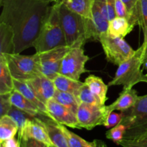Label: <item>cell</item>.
Here are the masks:
<instances>
[{"label":"cell","mask_w":147,"mask_h":147,"mask_svg":"<svg viewBox=\"0 0 147 147\" xmlns=\"http://www.w3.org/2000/svg\"><path fill=\"white\" fill-rule=\"evenodd\" d=\"M0 22L9 26L14 34V53L33 47L48 15L50 3L42 0H2Z\"/></svg>","instance_id":"6da1fadb"},{"label":"cell","mask_w":147,"mask_h":147,"mask_svg":"<svg viewBox=\"0 0 147 147\" xmlns=\"http://www.w3.org/2000/svg\"><path fill=\"white\" fill-rule=\"evenodd\" d=\"M10 93L0 95V117L8 115L9 112L12 108L10 101Z\"/></svg>","instance_id":"d590c367"},{"label":"cell","mask_w":147,"mask_h":147,"mask_svg":"<svg viewBox=\"0 0 147 147\" xmlns=\"http://www.w3.org/2000/svg\"><path fill=\"white\" fill-rule=\"evenodd\" d=\"M139 96L137 91L133 89V88H123V91L120 93L119 98L111 104L106 106V110L108 113L115 111H120L123 112L134 106Z\"/></svg>","instance_id":"9a60e30c"},{"label":"cell","mask_w":147,"mask_h":147,"mask_svg":"<svg viewBox=\"0 0 147 147\" xmlns=\"http://www.w3.org/2000/svg\"><path fill=\"white\" fill-rule=\"evenodd\" d=\"M115 5V10H116V17H123L129 20L130 22L133 23L135 25L136 24V22H135L134 19L133 18L131 14L128 10L127 7H126V4L123 3L122 0H115L114 2Z\"/></svg>","instance_id":"836d02e7"},{"label":"cell","mask_w":147,"mask_h":147,"mask_svg":"<svg viewBox=\"0 0 147 147\" xmlns=\"http://www.w3.org/2000/svg\"><path fill=\"white\" fill-rule=\"evenodd\" d=\"M95 0H64L63 4L71 11L90 20Z\"/></svg>","instance_id":"7402d4cb"},{"label":"cell","mask_w":147,"mask_h":147,"mask_svg":"<svg viewBox=\"0 0 147 147\" xmlns=\"http://www.w3.org/2000/svg\"><path fill=\"white\" fill-rule=\"evenodd\" d=\"M14 53V34L11 27L0 22V55Z\"/></svg>","instance_id":"44dd1931"},{"label":"cell","mask_w":147,"mask_h":147,"mask_svg":"<svg viewBox=\"0 0 147 147\" xmlns=\"http://www.w3.org/2000/svg\"><path fill=\"white\" fill-rule=\"evenodd\" d=\"M13 78L27 82L42 75L40 55H22L20 53L4 55Z\"/></svg>","instance_id":"5b68a950"},{"label":"cell","mask_w":147,"mask_h":147,"mask_svg":"<svg viewBox=\"0 0 147 147\" xmlns=\"http://www.w3.org/2000/svg\"><path fill=\"white\" fill-rule=\"evenodd\" d=\"M53 80L56 90L72 93L76 96H77L79 89L84 84V83H82L80 80H74L60 74L55 77Z\"/></svg>","instance_id":"cb8c5ba5"},{"label":"cell","mask_w":147,"mask_h":147,"mask_svg":"<svg viewBox=\"0 0 147 147\" xmlns=\"http://www.w3.org/2000/svg\"><path fill=\"white\" fill-rule=\"evenodd\" d=\"M1 146L3 147H21V143L19 139H16L14 137L4 141L1 144Z\"/></svg>","instance_id":"74e56055"},{"label":"cell","mask_w":147,"mask_h":147,"mask_svg":"<svg viewBox=\"0 0 147 147\" xmlns=\"http://www.w3.org/2000/svg\"><path fill=\"white\" fill-rule=\"evenodd\" d=\"M19 128L9 115L0 117V142L14 138L18 134Z\"/></svg>","instance_id":"484cf974"},{"label":"cell","mask_w":147,"mask_h":147,"mask_svg":"<svg viewBox=\"0 0 147 147\" xmlns=\"http://www.w3.org/2000/svg\"><path fill=\"white\" fill-rule=\"evenodd\" d=\"M1 147H3V146H1Z\"/></svg>","instance_id":"ee69618b"},{"label":"cell","mask_w":147,"mask_h":147,"mask_svg":"<svg viewBox=\"0 0 147 147\" xmlns=\"http://www.w3.org/2000/svg\"><path fill=\"white\" fill-rule=\"evenodd\" d=\"M38 118L41 119L45 125L53 146L56 147H70L67 138L58 123L47 115H40Z\"/></svg>","instance_id":"5bb4252c"},{"label":"cell","mask_w":147,"mask_h":147,"mask_svg":"<svg viewBox=\"0 0 147 147\" xmlns=\"http://www.w3.org/2000/svg\"><path fill=\"white\" fill-rule=\"evenodd\" d=\"M114 2L115 0H95L96 5L109 22L116 17Z\"/></svg>","instance_id":"4dcf8cb0"},{"label":"cell","mask_w":147,"mask_h":147,"mask_svg":"<svg viewBox=\"0 0 147 147\" xmlns=\"http://www.w3.org/2000/svg\"><path fill=\"white\" fill-rule=\"evenodd\" d=\"M88 60L83 47H72L62 61L59 74L79 80L81 75L88 71L85 65Z\"/></svg>","instance_id":"ba28073f"},{"label":"cell","mask_w":147,"mask_h":147,"mask_svg":"<svg viewBox=\"0 0 147 147\" xmlns=\"http://www.w3.org/2000/svg\"><path fill=\"white\" fill-rule=\"evenodd\" d=\"M122 1H123V3L126 4L128 10H129V11L130 12V14L132 15V13H133V11H134V7H135V6H136V2H137L138 0H122ZM132 17H133V15H132ZM133 18H134V17H133Z\"/></svg>","instance_id":"f35d334b"},{"label":"cell","mask_w":147,"mask_h":147,"mask_svg":"<svg viewBox=\"0 0 147 147\" xmlns=\"http://www.w3.org/2000/svg\"><path fill=\"white\" fill-rule=\"evenodd\" d=\"M21 147H49L50 146L34 139H21Z\"/></svg>","instance_id":"8d00e7d4"},{"label":"cell","mask_w":147,"mask_h":147,"mask_svg":"<svg viewBox=\"0 0 147 147\" xmlns=\"http://www.w3.org/2000/svg\"><path fill=\"white\" fill-rule=\"evenodd\" d=\"M42 1L50 3V4H51V3H53V4H59V3L63 2L64 0H42Z\"/></svg>","instance_id":"60d3db41"},{"label":"cell","mask_w":147,"mask_h":147,"mask_svg":"<svg viewBox=\"0 0 147 147\" xmlns=\"http://www.w3.org/2000/svg\"><path fill=\"white\" fill-rule=\"evenodd\" d=\"M76 97L78 99L80 103H88V104L91 105H98V106H105V105L102 104L98 98L96 97L92 93L88 86L85 83L79 89L78 93Z\"/></svg>","instance_id":"f1b7e54d"},{"label":"cell","mask_w":147,"mask_h":147,"mask_svg":"<svg viewBox=\"0 0 147 147\" xmlns=\"http://www.w3.org/2000/svg\"><path fill=\"white\" fill-rule=\"evenodd\" d=\"M123 119V113L121 111V113H116L115 111H111L107 114L106 116L103 126L107 129H111L118 124L121 123Z\"/></svg>","instance_id":"e575fe53"},{"label":"cell","mask_w":147,"mask_h":147,"mask_svg":"<svg viewBox=\"0 0 147 147\" xmlns=\"http://www.w3.org/2000/svg\"><path fill=\"white\" fill-rule=\"evenodd\" d=\"M108 113L106 106L80 103L76 116L81 129L91 130L96 126L103 125Z\"/></svg>","instance_id":"30bf717a"},{"label":"cell","mask_w":147,"mask_h":147,"mask_svg":"<svg viewBox=\"0 0 147 147\" xmlns=\"http://www.w3.org/2000/svg\"><path fill=\"white\" fill-rule=\"evenodd\" d=\"M135 24L130 22L127 19L116 17L109 21L107 33L113 37L123 38L133 30Z\"/></svg>","instance_id":"ac0fdd59"},{"label":"cell","mask_w":147,"mask_h":147,"mask_svg":"<svg viewBox=\"0 0 147 147\" xmlns=\"http://www.w3.org/2000/svg\"><path fill=\"white\" fill-rule=\"evenodd\" d=\"M26 83L32 88L40 100L46 105L55 96L56 88L53 80L43 74L28 80Z\"/></svg>","instance_id":"4fadbf2b"},{"label":"cell","mask_w":147,"mask_h":147,"mask_svg":"<svg viewBox=\"0 0 147 147\" xmlns=\"http://www.w3.org/2000/svg\"><path fill=\"white\" fill-rule=\"evenodd\" d=\"M14 90V78L4 55H0V95L11 93Z\"/></svg>","instance_id":"ffe728a7"},{"label":"cell","mask_w":147,"mask_h":147,"mask_svg":"<svg viewBox=\"0 0 147 147\" xmlns=\"http://www.w3.org/2000/svg\"><path fill=\"white\" fill-rule=\"evenodd\" d=\"M132 15L143 32L144 43L147 44V0H138Z\"/></svg>","instance_id":"d4e9b609"},{"label":"cell","mask_w":147,"mask_h":147,"mask_svg":"<svg viewBox=\"0 0 147 147\" xmlns=\"http://www.w3.org/2000/svg\"><path fill=\"white\" fill-rule=\"evenodd\" d=\"M127 131V127L123 123H119L117 126L111 128L106 132V138L113 141L114 143L119 145L121 141L124 138L125 134Z\"/></svg>","instance_id":"d6a6232c"},{"label":"cell","mask_w":147,"mask_h":147,"mask_svg":"<svg viewBox=\"0 0 147 147\" xmlns=\"http://www.w3.org/2000/svg\"><path fill=\"white\" fill-rule=\"evenodd\" d=\"M26 139H34L48 146L53 145L47 133L45 125L38 117H32L29 119L22 131L18 134L19 140Z\"/></svg>","instance_id":"7c38bea8"},{"label":"cell","mask_w":147,"mask_h":147,"mask_svg":"<svg viewBox=\"0 0 147 147\" xmlns=\"http://www.w3.org/2000/svg\"><path fill=\"white\" fill-rule=\"evenodd\" d=\"M90 21L93 40L99 41L100 36L105 33H107L109 22L103 15L96 3H94L93 5L92 17Z\"/></svg>","instance_id":"2e32d148"},{"label":"cell","mask_w":147,"mask_h":147,"mask_svg":"<svg viewBox=\"0 0 147 147\" xmlns=\"http://www.w3.org/2000/svg\"><path fill=\"white\" fill-rule=\"evenodd\" d=\"M71 48L67 45H62L47 51L38 53L42 73L53 80L59 74L62 61Z\"/></svg>","instance_id":"9c48e42d"},{"label":"cell","mask_w":147,"mask_h":147,"mask_svg":"<svg viewBox=\"0 0 147 147\" xmlns=\"http://www.w3.org/2000/svg\"><path fill=\"white\" fill-rule=\"evenodd\" d=\"M58 11L67 46L83 47L87 41L93 40L90 20L69 9L63 2L59 3Z\"/></svg>","instance_id":"7a4b0ae2"},{"label":"cell","mask_w":147,"mask_h":147,"mask_svg":"<svg viewBox=\"0 0 147 147\" xmlns=\"http://www.w3.org/2000/svg\"><path fill=\"white\" fill-rule=\"evenodd\" d=\"M14 90L20 92L22 96H24L26 98L31 101L42 113H45L46 115L48 116L47 109H46V105L40 100L37 94L34 93V90L26 82L20 81V80L14 79Z\"/></svg>","instance_id":"d6986e66"},{"label":"cell","mask_w":147,"mask_h":147,"mask_svg":"<svg viewBox=\"0 0 147 147\" xmlns=\"http://www.w3.org/2000/svg\"><path fill=\"white\" fill-rule=\"evenodd\" d=\"M146 45L143 43L131 58L119 65L113 80L109 86H123V88H131L139 83H147V75L142 70L145 60Z\"/></svg>","instance_id":"277c9868"},{"label":"cell","mask_w":147,"mask_h":147,"mask_svg":"<svg viewBox=\"0 0 147 147\" xmlns=\"http://www.w3.org/2000/svg\"><path fill=\"white\" fill-rule=\"evenodd\" d=\"M8 115L14 120V121L15 122L16 124L18 126V134H20L22 131V129H24L27 121L32 117L30 115H29L28 113H25L23 111L20 110V109H17L14 106H12L11 109L9 112Z\"/></svg>","instance_id":"f546056e"},{"label":"cell","mask_w":147,"mask_h":147,"mask_svg":"<svg viewBox=\"0 0 147 147\" xmlns=\"http://www.w3.org/2000/svg\"><path fill=\"white\" fill-rule=\"evenodd\" d=\"M53 98L76 115L80 103L76 96L72 93L56 90Z\"/></svg>","instance_id":"4316f807"},{"label":"cell","mask_w":147,"mask_h":147,"mask_svg":"<svg viewBox=\"0 0 147 147\" xmlns=\"http://www.w3.org/2000/svg\"><path fill=\"white\" fill-rule=\"evenodd\" d=\"M143 65H144V67L147 70V58L144 60V63Z\"/></svg>","instance_id":"b9f144b4"},{"label":"cell","mask_w":147,"mask_h":147,"mask_svg":"<svg viewBox=\"0 0 147 147\" xmlns=\"http://www.w3.org/2000/svg\"><path fill=\"white\" fill-rule=\"evenodd\" d=\"M108 61L119 66L126 61L136 53L122 37H113L108 33L102 34L99 39Z\"/></svg>","instance_id":"8992f818"},{"label":"cell","mask_w":147,"mask_h":147,"mask_svg":"<svg viewBox=\"0 0 147 147\" xmlns=\"http://www.w3.org/2000/svg\"><path fill=\"white\" fill-rule=\"evenodd\" d=\"M10 101L13 106L28 113L32 117H38L40 115H46L37 109L31 101L26 98L20 92L14 90L10 93Z\"/></svg>","instance_id":"e0dca14e"},{"label":"cell","mask_w":147,"mask_h":147,"mask_svg":"<svg viewBox=\"0 0 147 147\" xmlns=\"http://www.w3.org/2000/svg\"><path fill=\"white\" fill-rule=\"evenodd\" d=\"M46 109L48 116L57 123L73 129H81L76 115L53 98L47 102Z\"/></svg>","instance_id":"8fae6325"},{"label":"cell","mask_w":147,"mask_h":147,"mask_svg":"<svg viewBox=\"0 0 147 147\" xmlns=\"http://www.w3.org/2000/svg\"><path fill=\"white\" fill-rule=\"evenodd\" d=\"M85 83L88 86L92 93L98 98L103 105L107 100V92L109 86L103 81L100 78L94 75H90L85 80Z\"/></svg>","instance_id":"603a6c76"},{"label":"cell","mask_w":147,"mask_h":147,"mask_svg":"<svg viewBox=\"0 0 147 147\" xmlns=\"http://www.w3.org/2000/svg\"><path fill=\"white\" fill-rule=\"evenodd\" d=\"M119 145L123 147H147V130L136 134L125 136Z\"/></svg>","instance_id":"83f0119b"},{"label":"cell","mask_w":147,"mask_h":147,"mask_svg":"<svg viewBox=\"0 0 147 147\" xmlns=\"http://www.w3.org/2000/svg\"><path fill=\"white\" fill-rule=\"evenodd\" d=\"M49 147H56V146H53H53H49Z\"/></svg>","instance_id":"7bdbcfd3"},{"label":"cell","mask_w":147,"mask_h":147,"mask_svg":"<svg viewBox=\"0 0 147 147\" xmlns=\"http://www.w3.org/2000/svg\"><path fill=\"white\" fill-rule=\"evenodd\" d=\"M60 127L65 135L70 147H91V142H86L83 138L69 131L65 126L60 124Z\"/></svg>","instance_id":"1f68e13d"},{"label":"cell","mask_w":147,"mask_h":147,"mask_svg":"<svg viewBox=\"0 0 147 147\" xmlns=\"http://www.w3.org/2000/svg\"><path fill=\"white\" fill-rule=\"evenodd\" d=\"M58 4H53L51 6L38 37L33 44L36 53H42L59 46L67 45L60 22Z\"/></svg>","instance_id":"3957f363"},{"label":"cell","mask_w":147,"mask_h":147,"mask_svg":"<svg viewBox=\"0 0 147 147\" xmlns=\"http://www.w3.org/2000/svg\"><path fill=\"white\" fill-rule=\"evenodd\" d=\"M91 147H106V144L100 140H94L91 142Z\"/></svg>","instance_id":"ab89813d"},{"label":"cell","mask_w":147,"mask_h":147,"mask_svg":"<svg viewBox=\"0 0 147 147\" xmlns=\"http://www.w3.org/2000/svg\"><path fill=\"white\" fill-rule=\"evenodd\" d=\"M123 113V119L121 123L127 127L125 136L136 134L147 130V94L139 96L134 106Z\"/></svg>","instance_id":"52a82bcc"}]
</instances>
